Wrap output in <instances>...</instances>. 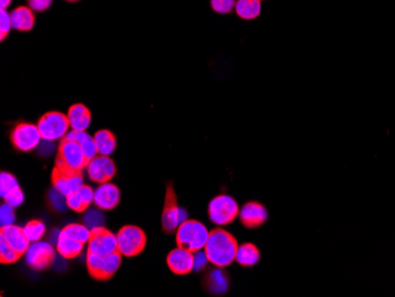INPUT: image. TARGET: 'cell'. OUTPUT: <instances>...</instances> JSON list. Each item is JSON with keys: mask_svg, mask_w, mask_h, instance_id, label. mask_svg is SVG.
I'll list each match as a JSON object with an SVG mask.
<instances>
[{"mask_svg": "<svg viewBox=\"0 0 395 297\" xmlns=\"http://www.w3.org/2000/svg\"><path fill=\"white\" fill-rule=\"evenodd\" d=\"M121 263L122 253L120 251H115L108 256L87 253V268L89 273L98 281L110 280L121 267Z\"/></svg>", "mask_w": 395, "mask_h": 297, "instance_id": "4", "label": "cell"}, {"mask_svg": "<svg viewBox=\"0 0 395 297\" xmlns=\"http://www.w3.org/2000/svg\"><path fill=\"white\" fill-rule=\"evenodd\" d=\"M261 260V253L258 248L252 243H245V244L238 246L236 261L239 265L244 268H251L258 263Z\"/></svg>", "mask_w": 395, "mask_h": 297, "instance_id": "23", "label": "cell"}, {"mask_svg": "<svg viewBox=\"0 0 395 297\" xmlns=\"http://www.w3.org/2000/svg\"><path fill=\"white\" fill-rule=\"evenodd\" d=\"M67 115L73 131L85 132L91 123V111L82 103H76L70 107Z\"/></svg>", "mask_w": 395, "mask_h": 297, "instance_id": "18", "label": "cell"}, {"mask_svg": "<svg viewBox=\"0 0 395 297\" xmlns=\"http://www.w3.org/2000/svg\"><path fill=\"white\" fill-rule=\"evenodd\" d=\"M49 199L57 211H64L68 208V201H67V196L60 191H57L56 188H53L49 193Z\"/></svg>", "mask_w": 395, "mask_h": 297, "instance_id": "34", "label": "cell"}, {"mask_svg": "<svg viewBox=\"0 0 395 297\" xmlns=\"http://www.w3.org/2000/svg\"><path fill=\"white\" fill-rule=\"evenodd\" d=\"M119 251L116 235L107 230L105 226L91 230L88 242V253L108 256L110 253Z\"/></svg>", "mask_w": 395, "mask_h": 297, "instance_id": "11", "label": "cell"}, {"mask_svg": "<svg viewBox=\"0 0 395 297\" xmlns=\"http://www.w3.org/2000/svg\"><path fill=\"white\" fill-rule=\"evenodd\" d=\"M222 269H214L207 276L205 285L211 293L224 294L229 289V278Z\"/></svg>", "mask_w": 395, "mask_h": 297, "instance_id": "24", "label": "cell"}, {"mask_svg": "<svg viewBox=\"0 0 395 297\" xmlns=\"http://www.w3.org/2000/svg\"><path fill=\"white\" fill-rule=\"evenodd\" d=\"M261 1H264V0H261Z\"/></svg>", "mask_w": 395, "mask_h": 297, "instance_id": "40", "label": "cell"}, {"mask_svg": "<svg viewBox=\"0 0 395 297\" xmlns=\"http://www.w3.org/2000/svg\"><path fill=\"white\" fill-rule=\"evenodd\" d=\"M238 246V242L232 233L217 228L210 231L204 251L211 264L217 268H226L236 261Z\"/></svg>", "mask_w": 395, "mask_h": 297, "instance_id": "1", "label": "cell"}, {"mask_svg": "<svg viewBox=\"0 0 395 297\" xmlns=\"http://www.w3.org/2000/svg\"><path fill=\"white\" fill-rule=\"evenodd\" d=\"M89 178L97 183H109L116 174V166L113 159L107 155H96L87 166Z\"/></svg>", "mask_w": 395, "mask_h": 297, "instance_id": "13", "label": "cell"}, {"mask_svg": "<svg viewBox=\"0 0 395 297\" xmlns=\"http://www.w3.org/2000/svg\"><path fill=\"white\" fill-rule=\"evenodd\" d=\"M13 29L11 16L6 10L0 11V39L4 41L5 38L10 35V31Z\"/></svg>", "mask_w": 395, "mask_h": 297, "instance_id": "35", "label": "cell"}, {"mask_svg": "<svg viewBox=\"0 0 395 297\" xmlns=\"http://www.w3.org/2000/svg\"><path fill=\"white\" fill-rule=\"evenodd\" d=\"M121 200V193L116 185L112 183H100L95 190L94 204L102 211H109L116 208Z\"/></svg>", "mask_w": 395, "mask_h": 297, "instance_id": "16", "label": "cell"}, {"mask_svg": "<svg viewBox=\"0 0 395 297\" xmlns=\"http://www.w3.org/2000/svg\"><path fill=\"white\" fill-rule=\"evenodd\" d=\"M94 196H95V191H93V188L89 185H83L75 193L67 197L68 208L78 213L85 212L94 203Z\"/></svg>", "mask_w": 395, "mask_h": 297, "instance_id": "19", "label": "cell"}, {"mask_svg": "<svg viewBox=\"0 0 395 297\" xmlns=\"http://www.w3.org/2000/svg\"><path fill=\"white\" fill-rule=\"evenodd\" d=\"M187 219V212L184 208H179L177 198L174 192L173 185L167 183L166 191L165 206L162 211L161 222L164 231L173 233L177 231L179 225Z\"/></svg>", "mask_w": 395, "mask_h": 297, "instance_id": "8", "label": "cell"}, {"mask_svg": "<svg viewBox=\"0 0 395 297\" xmlns=\"http://www.w3.org/2000/svg\"><path fill=\"white\" fill-rule=\"evenodd\" d=\"M207 262H209V260H207L205 251L202 253V250H200V251L194 253V270L195 271H200V270L205 268Z\"/></svg>", "mask_w": 395, "mask_h": 297, "instance_id": "37", "label": "cell"}, {"mask_svg": "<svg viewBox=\"0 0 395 297\" xmlns=\"http://www.w3.org/2000/svg\"><path fill=\"white\" fill-rule=\"evenodd\" d=\"M12 0H0V8L1 10H6V8L11 5Z\"/></svg>", "mask_w": 395, "mask_h": 297, "instance_id": "38", "label": "cell"}, {"mask_svg": "<svg viewBox=\"0 0 395 297\" xmlns=\"http://www.w3.org/2000/svg\"><path fill=\"white\" fill-rule=\"evenodd\" d=\"M167 265L177 276H185L194 270V253L177 246L167 256Z\"/></svg>", "mask_w": 395, "mask_h": 297, "instance_id": "14", "label": "cell"}, {"mask_svg": "<svg viewBox=\"0 0 395 297\" xmlns=\"http://www.w3.org/2000/svg\"><path fill=\"white\" fill-rule=\"evenodd\" d=\"M239 211L240 208L238 203L227 195L214 197L209 204V218L213 224L218 226H225L234 223L239 216Z\"/></svg>", "mask_w": 395, "mask_h": 297, "instance_id": "5", "label": "cell"}, {"mask_svg": "<svg viewBox=\"0 0 395 297\" xmlns=\"http://www.w3.org/2000/svg\"><path fill=\"white\" fill-rule=\"evenodd\" d=\"M89 159L81 145L73 138L64 136L58 145L56 166L64 167L73 171H82L88 166Z\"/></svg>", "mask_w": 395, "mask_h": 297, "instance_id": "3", "label": "cell"}, {"mask_svg": "<svg viewBox=\"0 0 395 297\" xmlns=\"http://www.w3.org/2000/svg\"><path fill=\"white\" fill-rule=\"evenodd\" d=\"M56 253L53 245L46 242H35L31 243L28 251L25 253V261L30 268L35 270H44L51 267L55 261Z\"/></svg>", "mask_w": 395, "mask_h": 297, "instance_id": "12", "label": "cell"}, {"mask_svg": "<svg viewBox=\"0 0 395 297\" xmlns=\"http://www.w3.org/2000/svg\"><path fill=\"white\" fill-rule=\"evenodd\" d=\"M21 257V255L17 253L15 249L11 248L6 240L0 238V262H1V264H12V263H16Z\"/></svg>", "mask_w": 395, "mask_h": 297, "instance_id": "30", "label": "cell"}, {"mask_svg": "<svg viewBox=\"0 0 395 297\" xmlns=\"http://www.w3.org/2000/svg\"><path fill=\"white\" fill-rule=\"evenodd\" d=\"M85 225L88 226L90 230L103 226L105 225V216L102 213L101 208L90 210V211L87 212L85 216Z\"/></svg>", "mask_w": 395, "mask_h": 297, "instance_id": "31", "label": "cell"}, {"mask_svg": "<svg viewBox=\"0 0 395 297\" xmlns=\"http://www.w3.org/2000/svg\"><path fill=\"white\" fill-rule=\"evenodd\" d=\"M0 238L6 240L8 244L15 249L17 253L21 256H24L31 245V242L25 235L24 228L16 226V225L3 226L0 230Z\"/></svg>", "mask_w": 395, "mask_h": 297, "instance_id": "17", "label": "cell"}, {"mask_svg": "<svg viewBox=\"0 0 395 297\" xmlns=\"http://www.w3.org/2000/svg\"><path fill=\"white\" fill-rule=\"evenodd\" d=\"M237 0H210L211 8L218 15H229L236 8Z\"/></svg>", "mask_w": 395, "mask_h": 297, "instance_id": "33", "label": "cell"}, {"mask_svg": "<svg viewBox=\"0 0 395 297\" xmlns=\"http://www.w3.org/2000/svg\"><path fill=\"white\" fill-rule=\"evenodd\" d=\"M26 1L28 6L36 12H44L53 4V0H26Z\"/></svg>", "mask_w": 395, "mask_h": 297, "instance_id": "36", "label": "cell"}, {"mask_svg": "<svg viewBox=\"0 0 395 297\" xmlns=\"http://www.w3.org/2000/svg\"><path fill=\"white\" fill-rule=\"evenodd\" d=\"M56 248L57 251L62 257L70 260V258H75V257L81 255L83 248H85V244L81 243V242H78V240L65 236L61 232L56 242Z\"/></svg>", "mask_w": 395, "mask_h": 297, "instance_id": "21", "label": "cell"}, {"mask_svg": "<svg viewBox=\"0 0 395 297\" xmlns=\"http://www.w3.org/2000/svg\"><path fill=\"white\" fill-rule=\"evenodd\" d=\"M65 136L76 140L77 143L81 145L89 161L94 159L96 155H98L95 138H94V136H91V135L88 134L87 132L71 131L69 132L68 134L65 135Z\"/></svg>", "mask_w": 395, "mask_h": 297, "instance_id": "26", "label": "cell"}, {"mask_svg": "<svg viewBox=\"0 0 395 297\" xmlns=\"http://www.w3.org/2000/svg\"><path fill=\"white\" fill-rule=\"evenodd\" d=\"M13 29L18 31H31L36 24V17L30 6H18L10 12Z\"/></svg>", "mask_w": 395, "mask_h": 297, "instance_id": "20", "label": "cell"}, {"mask_svg": "<svg viewBox=\"0 0 395 297\" xmlns=\"http://www.w3.org/2000/svg\"><path fill=\"white\" fill-rule=\"evenodd\" d=\"M65 1H68V3H77V1H80V0H65Z\"/></svg>", "mask_w": 395, "mask_h": 297, "instance_id": "39", "label": "cell"}, {"mask_svg": "<svg viewBox=\"0 0 395 297\" xmlns=\"http://www.w3.org/2000/svg\"><path fill=\"white\" fill-rule=\"evenodd\" d=\"M210 231L202 222L186 219L177 230V244L191 253H197L205 248Z\"/></svg>", "mask_w": 395, "mask_h": 297, "instance_id": "2", "label": "cell"}, {"mask_svg": "<svg viewBox=\"0 0 395 297\" xmlns=\"http://www.w3.org/2000/svg\"><path fill=\"white\" fill-rule=\"evenodd\" d=\"M19 188V183L15 175L8 172H1L0 174V196L4 199L5 197L10 195L11 192L16 191Z\"/></svg>", "mask_w": 395, "mask_h": 297, "instance_id": "29", "label": "cell"}, {"mask_svg": "<svg viewBox=\"0 0 395 297\" xmlns=\"http://www.w3.org/2000/svg\"><path fill=\"white\" fill-rule=\"evenodd\" d=\"M239 219L245 228H257L265 224L267 220V211L263 204L258 201H249L240 208Z\"/></svg>", "mask_w": 395, "mask_h": 297, "instance_id": "15", "label": "cell"}, {"mask_svg": "<svg viewBox=\"0 0 395 297\" xmlns=\"http://www.w3.org/2000/svg\"><path fill=\"white\" fill-rule=\"evenodd\" d=\"M119 251L122 256L135 257L145 250L147 237L143 230L134 225H127L117 232Z\"/></svg>", "mask_w": 395, "mask_h": 297, "instance_id": "7", "label": "cell"}, {"mask_svg": "<svg viewBox=\"0 0 395 297\" xmlns=\"http://www.w3.org/2000/svg\"><path fill=\"white\" fill-rule=\"evenodd\" d=\"M42 138L46 141H56L62 140L69 133L70 123L68 115L60 111H49L45 113L37 123Z\"/></svg>", "mask_w": 395, "mask_h": 297, "instance_id": "6", "label": "cell"}, {"mask_svg": "<svg viewBox=\"0 0 395 297\" xmlns=\"http://www.w3.org/2000/svg\"><path fill=\"white\" fill-rule=\"evenodd\" d=\"M23 228H24L25 235L31 243L40 242L45 235V225L41 220H31Z\"/></svg>", "mask_w": 395, "mask_h": 297, "instance_id": "28", "label": "cell"}, {"mask_svg": "<svg viewBox=\"0 0 395 297\" xmlns=\"http://www.w3.org/2000/svg\"><path fill=\"white\" fill-rule=\"evenodd\" d=\"M234 11L243 21H254L262 12L261 0H237Z\"/></svg>", "mask_w": 395, "mask_h": 297, "instance_id": "22", "label": "cell"}, {"mask_svg": "<svg viewBox=\"0 0 395 297\" xmlns=\"http://www.w3.org/2000/svg\"><path fill=\"white\" fill-rule=\"evenodd\" d=\"M61 232L65 236L70 237V238L78 240V242L85 244L89 242L91 230L83 224H69Z\"/></svg>", "mask_w": 395, "mask_h": 297, "instance_id": "27", "label": "cell"}, {"mask_svg": "<svg viewBox=\"0 0 395 297\" xmlns=\"http://www.w3.org/2000/svg\"><path fill=\"white\" fill-rule=\"evenodd\" d=\"M53 188L61 192L64 196L73 195L85 185L82 171H73L64 167L55 166L51 175Z\"/></svg>", "mask_w": 395, "mask_h": 297, "instance_id": "10", "label": "cell"}, {"mask_svg": "<svg viewBox=\"0 0 395 297\" xmlns=\"http://www.w3.org/2000/svg\"><path fill=\"white\" fill-rule=\"evenodd\" d=\"M16 220V213H15V208L10 204H1L0 206V228L8 226V225H13Z\"/></svg>", "mask_w": 395, "mask_h": 297, "instance_id": "32", "label": "cell"}, {"mask_svg": "<svg viewBox=\"0 0 395 297\" xmlns=\"http://www.w3.org/2000/svg\"><path fill=\"white\" fill-rule=\"evenodd\" d=\"M94 138L96 143L97 152L100 155L109 156L116 150V138L110 131H107V129L98 131L96 134L94 135Z\"/></svg>", "mask_w": 395, "mask_h": 297, "instance_id": "25", "label": "cell"}, {"mask_svg": "<svg viewBox=\"0 0 395 297\" xmlns=\"http://www.w3.org/2000/svg\"><path fill=\"white\" fill-rule=\"evenodd\" d=\"M13 147L19 152H31L41 145L42 135L37 125L18 123L10 135Z\"/></svg>", "mask_w": 395, "mask_h": 297, "instance_id": "9", "label": "cell"}]
</instances>
